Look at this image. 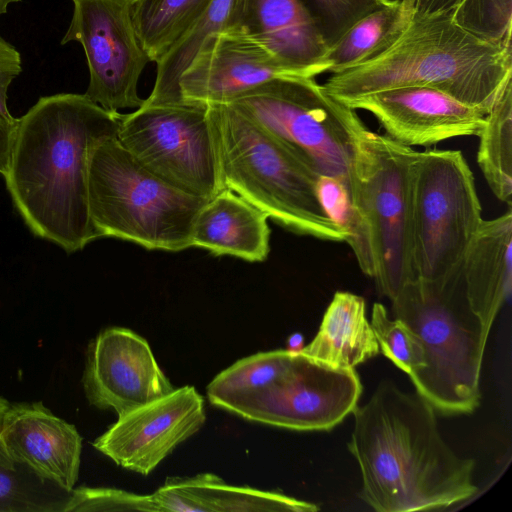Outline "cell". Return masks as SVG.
Returning <instances> with one entry per match:
<instances>
[{
  "instance_id": "obj_1",
  "label": "cell",
  "mask_w": 512,
  "mask_h": 512,
  "mask_svg": "<svg viewBox=\"0 0 512 512\" xmlns=\"http://www.w3.org/2000/svg\"><path fill=\"white\" fill-rule=\"evenodd\" d=\"M121 113L85 94L43 96L17 118L7 190L28 228L68 253L99 238L88 206L92 153L117 136Z\"/></svg>"
},
{
  "instance_id": "obj_2",
  "label": "cell",
  "mask_w": 512,
  "mask_h": 512,
  "mask_svg": "<svg viewBox=\"0 0 512 512\" xmlns=\"http://www.w3.org/2000/svg\"><path fill=\"white\" fill-rule=\"evenodd\" d=\"M352 414L348 449L361 471L359 497L373 510L442 509L478 491L475 460L458 456L445 442L436 411L417 392L384 380Z\"/></svg>"
},
{
  "instance_id": "obj_3",
  "label": "cell",
  "mask_w": 512,
  "mask_h": 512,
  "mask_svg": "<svg viewBox=\"0 0 512 512\" xmlns=\"http://www.w3.org/2000/svg\"><path fill=\"white\" fill-rule=\"evenodd\" d=\"M511 48L476 37L451 13L413 14L387 50L331 74L322 86L338 101L397 87H431L487 115L512 79Z\"/></svg>"
},
{
  "instance_id": "obj_4",
  "label": "cell",
  "mask_w": 512,
  "mask_h": 512,
  "mask_svg": "<svg viewBox=\"0 0 512 512\" xmlns=\"http://www.w3.org/2000/svg\"><path fill=\"white\" fill-rule=\"evenodd\" d=\"M207 106L223 188L297 234L346 240L321 203L316 171L232 105Z\"/></svg>"
},
{
  "instance_id": "obj_5",
  "label": "cell",
  "mask_w": 512,
  "mask_h": 512,
  "mask_svg": "<svg viewBox=\"0 0 512 512\" xmlns=\"http://www.w3.org/2000/svg\"><path fill=\"white\" fill-rule=\"evenodd\" d=\"M391 303L394 318L404 321L424 347L425 366L409 376L416 392L436 413L474 412L488 336L469 304L461 266L442 279L406 283Z\"/></svg>"
},
{
  "instance_id": "obj_6",
  "label": "cell",
  "mask_w": 512,
  "mask_h": 512,
  "mask_svg": "<svg viewBox=\"0 0 512 512\" xmlns=\"http://www.w3.org/2000/svg\"><path fill=\"white\" fill-rule=\"evenodd\" d=\"M417 153L366 128L349 167L348 193L357 218L351 249L361 271L390 301L414 280L411 193Z\"/></svg>"
},
{
  "instance_id": "obj_7",
  "label": "cell",
  "mask_w": 512,
  "mask_h": 512,
  "mask_svg": "<svg viewBox=\"0 0 512 512\" xmlns=\"http://www.w3.org/2000/svg\"><path fill=\"white\" fill-rule=\"evenodd\" d=\"M208 199L186 193L142 166L109 137L94 149L88 206L99 237L133 242L148 250L192 247V227Z\"/></svg>"
},
{
  "instance_id": "obj_8",
  "label": "cell",
  "mask_w": 512,
  "mask_h": 512,
  "mask_svg": "<svg viewBox=\"0 0 512 512\" xmlns=\"http://www.w3.org/2000/svg\"><path fill=\"white\" fill-rule=\"evenodd\" d=\"M228 104L271 134L320 176L349 191L354 145L367 127L354 109L330 96L311 77H279Z\"/></svg>"
},
{
  "instance_id": "obj_9",
  "label": "cell",
  "mask_w": 512,
  "mask_h": 512,
  "mask_svg": "<svg viewBox=\"0 0 512 512\" xmlns=\"http://www.w3.org/2000/svg\"><path fill=\"white\" fill-rule=\"evenodd\" d=\"M411 196L414 279H442L461 266L483 220L474 175L462 152L418 151Z\"/></svg>"
},
{
  "instance_id": "obj_10",
  "label": "cell",
  "mask_w": 512,
  "mask_h": 512,
  "mask_svg": "<svg viewBox=\"0 0 512 512\" xmlns=\"http://www.w3.org/2000/svg\"><path fill=\"white\" fill-rule=\"evenodd\" d=\"M116 137L142 166L186 193L209 199L223 189L207 105L142 104L121 114Z\"/></svg>"
},
{
  "instance_id": "obj_11",
  "label": "cell",
  "mask_w": 512,
  "mask_h": 512,
  "mask_svg": "<svg viewBox=\"0 0 512 512\" xmlns=\"http://www.w3.org/2000/svg\"><path fill=\"white\" fill-rule=\"evenodd\" d=\"M73 13L61 44L85 52L89 84L84 93L106 110L139 108L138 82L151 62L133 21V0H72Z\"/></svg>"
},
{
  "instance_id": "obj_12",
  "label": "cell",
  "mask_w": 512,
  "mask_h": 512,
  "mask_svg": "<svg viewBox=\"0 0 512 512\" xmlns=\"http://www.w3.org/2000/svg\"><path fill=\"white\" fill-rule=\"evenodd\" d=\"M361 394L354 368H333L298 353L278 380L227 411L266 425L327 431L352 414Z\"/></svg>"
},
{
  "instance_id": "obj_13",
  "label": "cell",
  "mask_w": 512,
  "mask_h": 512,
  "mask_svg": "<svg viewBox=\"0 0 512 512\" xmlns=\"http://www.w3.org/2000/svg\"><path fill=\"white\" fill-rule=\"evenodd\" d=\"M205 419L203 397L193 386H184L118 416L93 446L117 465L148 475Z\"/></svg>"
},
{
  "instance_id": "obj_14",
  "label": "cell",
  "mask_w": 512,
  "mask_h": 512,
  "mask_svg": "<svg viewBox=\"0 0 512 512\" xmlns=\"http://www.w3.org/2000/svg\"><path fill=\"white\" fill-rule=\"evenodd\" d=\"M82 383L91 405L118 416L175 389L148 342L122 327L105 329L90 343Z\"/></svg>"
},
{
  "instance_id": "obj_15",
  "label": "cell",
  "mask_w": 512,
  "mask_h": 512,
  "mask_svg": "<svg viewBox=\"0 0 512 512\" xmlns=\"http://www.w3.org/2000/svg\"><path fill=\"white\" fill-rule=\"evenodd\" d=\"M370 112L386 136L405 146H429L462 136H478L486 114L431 87L404 86L340 101Z\"/></svg>"
},
{
  "instance_id": "obj_16",
  "label": "cell",
  "mask_w": 512,
  "mask_h": 512,
  "mask_svg": "<svg viewBox=\"0 0 512 512\" xmlns=\"http://www.w3.org/2000/svg\"><path fill=\"white\" fill-rule=\"evenodd\" d=\"M279 77H306L284 67L243 27L209 37L179 79L183 102L226 104ZM313 78V77H311Z\"/></svg>"
},
{
  "instance_id": "obj_17",
  "label": "cell",
  "mask_w": 512,
  "mask_h": 512,
  "mask_svg": "<svg viewBox=\"0 0 512 512\" xmlns=\"http://www.w3.org/2000/svg\"><path fill=\"white\" fill-rule=\"evenodd\" d=\"M0 439L14 460L67 491L74 489L82 439L74 425L41 402L10 404L2 417Z\"/></svg>"
},
{
  "instance_id": "obj_18",
  "label": "cell",
  "mask_w": 512,
  "mask_h": 512,
  "mask_svg": "<svg viewBox=\"0 0 512 512\" xmlns=\"http://www.w3.org/2000/svg\"><path fill=\"white\" fill-rule=\"evenodd\" d=\"M241 27L284 67L313 78L329 71V49L300 0H246Z\"/></svg>"
},
{
  "instance_id": "obj_19",
  "label": "cell",
  "mask_w": 512,
  "mask_h": 512,
  "mask_svg": "<svg viewBox=\"0 0 512 512\" xmlns=\"http://www.w3.org/2000/svg\"><path fill=\"white\" fill-rule=\"evenodd\" d=\"M466 295L489 336L496 316L511 293L512 212L482 220L461 264Z\"/></svg>"
},
{
  "instance_id": "obj_20",
  "label": "cell",
  "mask_w": 512,
  "mask_h": 512,
  "mask_svg": "<svg viewBox=\"0 0 512 512\" xmlns=\"http://www.w3.org/2000/svg\"><path fill=\"white\" fill-rule=\"evenodd\" d=\"M268 215L228 188L209 198L196 215L192 247L216 256L262 262L270 252Z\"/></svg>"
},
{
  "instance_id": "obj_21",
  "label": "cell",
  "mask_w": 512,
  "mask_h": 512,
  "mask_svg": "<svg viewBox=\"0 0 512 512\" xmlns=\"http://www.w3.org/2000/svg\"><path fill=\"white\" fill-rule=\"evenodd\" d=\"M152 496L161 512L319 510L313 503L277 492L227 485L211 473L189 478H168Z\"/></svg>"
},
{
  "instance_id": "obj_22",
  "label": "cell",
  "mask_w": 512,
  "mask_h": 512,
  "mask_svg": "<svg viewBox=\"0 0 512 512\" xmlns=\"http://www.w3.org/2000/svg\"><path fill=\"white\" fill-rule=\"evenodd\" d=\"M379 352L376 336L366 318L364 299L338 291L314 339L300 353L333 368L352 369Z\"/></svg>"
},
{
  "instance_id": "obj_23",
  "label": "cell",
  "mask_w": 512,
  "mask_h": 512,
  "mask_svg": "<svg viewBox=\"0 0 512 512\" xmlns=\"http://www.w3.org/2000/svg\"><path fill=\"white\" fill-rule=\"evenodd\" d=\"M246 0H212L194 24L156 62V77L145 105L182 103L179 79L204 42L242 24Z\"/></svg>"
},
{
  "instance_id": "obj_24",
  "label": "cell",
  "mask_w": 512,
  "mask_h": 512,
  "mask_svg": "<svg viewBox=\"0 0 512 512\" xmlns=\"http://www.w3.org/2000/svg\"><path fill=\"white\" fill-rule=\"evenodd\" d=\"M415 0H390L356 22L326 55L331 74L369 61L387 50L405 31Z\"/></svg>"
},
{
  "instance_id": "obj_25",
  "label": "cell",
  "mask_w": 512,
  "mask_h": 512,
  "mask_svg": "<svg viewBox=\"0 0 512 512\" xmlns=\"http://www.w3.org/2000/svg\"><path fill=\"white\" fill-rule=\"evenodd\" d=\"M478 136V166L496 198L511 208L512 79L500 91Z\"/></svg>"
},
{
  "instance_id": "obj_26",
  "label": "cell",
  "mask_w": 512,
  "mask_h": 512,
  "mask_svg": "<svg viewBox=\"0 0 512 512\" xmlns=\"http://www.w3.org/2000/svg\"><path fill=\"white\" fill-rule=\"evenodd\" d=\"M211 2L212 0H133L136 32L151 62H158Z\"/></svg>"
},
{
  "instance_id": "obj_27",
  "label": "cell",
  "mask_w": 512,
  "mask_h": 512,
  "mask_svg": "<svg viewBox=\"0 0 512 512\" xmlns=\"http://www.w3.org/2000/svg\"><path fill=\"white\" fill-rule=\"evenodd\" d=\"M294 355L287 349H279L235 362L207 386L210 403L227 410L232 404L270 386L289 369Z\"/></svg>"
},
{
  "instance_id": "obj_28",
  "label": "cell",
  "mask_w": 512,
  "mask_h": 512,
  "mask_svg": "<svg viewBox=\"0 0 512 512\" xmlns=\"http://www.w3.org/2000/svg\"><path fill=\"white\" fill-rule=\"evenodd\" d=\"M70 496L14 460L0 439V512H64Z\"/></svg>"
},
{
  "instance_id": "obj_29",
  "label": "cell",
  "mask_w": 512,
  "mask_h": 512,
  "mask_svg": "<svg viewBox=\"0 0 512 512\" xmlns=\"http://www.w3.org/2000/svg\"><path fill=\"white\" fill-rule=\"evenodd\" d=\"M371 327L380 352L409 376L425 366L424 347L418 335L402 320L390 318L386 307L374 303Z\"/></svg>"
},
{
  "instance_id": "obj_30",
  "label": "cell",
  "mask_w": 512,
  "mask_h": 512,
  "mask_svg": "<svg viewBox=\"0 0 512 512\" xmlns=\"http://www.w3.org/2000/svg\"><path fill=\"white\" fill-rule=\"evenodd\" d=\"M451 15L476 37L512 47V0H462Z\"/></svg>"
},
{
  "instance_id": "obj_31",
  "label": "cell",
  "mask_w": 512,
  "mask_h": 512,
  "mask_svg": "<svg viewBox=\"0 0 512 512\" xmlns=\"http://www.w3.org/2000/svg\"><path fill=\"white\" fill-rule=\"evenodd\" d=\"M330 49L361 18L390 0H300Z\"/></svg>"
},
{
  "instance_id": "obj_32",
  "label": "cell",
  "mask_w": 512,
  "mask_h": 512,
  "mask_svg": "<svg viewBox=\"0 0 512 512\" xmlns=\"http://www.w3.org/2000/svg\"><path fill=\"white\" fill-rule=\"evenodd\" d=\"M151 511L160 512L152 494L138 495L114 488L79 487L71 491L64 512Z\"/></svg>"
},
{
  "instance_id": "obj_33",
  "label": "cell",
  "mask_w": 512,
  "mask_h": 512,
  "mask_svg": "<svg viewBox=\"0 0 512 512\" xmlns=\"http://www.w3.org/2000/svg\"><path fill=\"white\" fill-rule=\"evenodd\" d=\"M22 72L19 51L0 35V115L13 117L7 106L8 89Z\"/></svg>"
},
{
  "instance_id": "obj_34",
  "label": "cell",
  "mask_w": 512,
  "mask_h": 512,
  "mask_svg": "<svg viewBox=\"0 0 512 512\" xmlns=\"http://www.w3.org/2000/svg\"><path fill=\"white\" fill-rule=\"evenodd\" d=\"M16 122L17 118L0 115V174L3 176L8 169Z\"/></svg>"
},
{
  "instance_id": "obj_35",
  "label": "cell",
  "mask_w": 512,
  "mask_h": 512,
  "mask_svg": "<svg viewBox=\"0 0 512 512\" xmlns=\"http://www.w3.org/2000/svg\"><path fill=\"white\" fill-rule=\"evenodd\" d=\"M462 0H415L414 15L431 16L451 13Z\"/></svg>"
},
{
  "instance_id": "obj_36",
  "label": "cell",
  "mask_w": 512,
  "mask_h": 512,
  "mask_svg": "<svg viewBox=\"0 0 512 512\" xmlns=\"http://www.w3.org/2000/svg\"><path fill=\"white\" fill-rule=\"evenodd\" d=\"M304 337L301 333H293L287 339V350L298 354L304 348Z\"/></svg>"
},
{
  "instance_id": "obj_37",
  "label": "cell",
  "mask_w": 512,
  "mask_h": 512,
  "mask_svg": "<svg viewBox=\"0 0 512 512\" xmlns=\"http://www.w3.org/2000/svg\"><path fill=\"white\" fill-rule=\"evenodd\" d=\"M21 0H0V16L8 11V7L13 4L20 2Z\"/></svg>"
},
{
  "instance_id": "obj_38",
  "label": "cell",
  "mask_w": 512,
  "mask_h": 512,
  "mask_svg": "<svg viewBox=\"0 0 512 512\" xmlns=\"http://www.w3.org/2000/svg\"><path fill=\"white\" fill-rule=\"evenodd\" d=\"M9 405H10L9 402L0 396V427H1L2 417Z\"/></svg>"
}]
</instances>
